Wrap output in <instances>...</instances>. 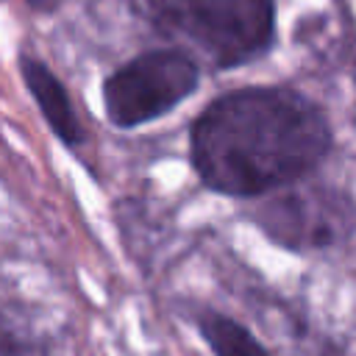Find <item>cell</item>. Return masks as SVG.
<instances>
[{"label": "cell", "instance_id": "cell-1", "mask_svg": "<svg viewBox=\"0 0 356 356\" xmlns=\"http://www.w3.org/2000/svg\"><path fill=\"white\" fill-rule=\"evenodd\" d=\"M203 186L259 197L309 175L331 150L323 108L286 86H245L211 100L189 131Z\"/></svg>", "mask_w": 356, "mask_h": 356}, {"label": "cell", "instance_id": "cell-2", "mask_svg": "<svg viewBox=\"0 0 356 356\" xmlns=\"http://www.w3.org/2000/svg\"><path fill=\"white\" fill-rule=\"evenodd\" d=\"M164 36L186 42L217 70H231L270 50L275 39L273 0H134Z\"/></svg>", "mask_w": 356, "mask_h": 356}, {"label": "cell", "instance_id": "cell-3", "mask_svg": "<svg viewBox=\"0 0 356 356\" xmlns=\"http://www.w3.org/2000/svg\"><path fill=\"white\" fill-rule=\"evenodd\" d=\"M200 83L197 61L175 47H159L125 61L103 81V106L117 128L164 117Z\"/></svg>", "mask_w": 356, "mask_h": 356}, {"label": "cell", "instance_id": "cell-4", "mask_svg": "<svg viewBox=\"0 0 356 356\" xmlns=\"http://www.w3.org/2000/svg\"><path fill=\"white\" fill-rule=\"evenodd\" d=\"M256 222L289 250H320L348 234L350 209L328 192H284L259 209Z\"/></svg>", "mask_w": 356, "mask_h": 356}, {"label": "cell", "instance_id": "cell-5", "mask_svg": "<svg viewBox=\"0 0 356 356\" xmlns=\"http://www.w3.org/2000/svg\"><path fill=\"white\" fill-rule=\"evenodd\" d=\"M19 72L22 81L31 92V97L36 100L44 122L50 125V131L70 147L83 142V125L72 108V100L64 89V83L47 70L44 61L33 58V56H22L19 58Z\"/></svg>", "mask_w": 356, "mask_h": 356}, {"label": "cell", "instance_id": "cell-6", "mask_svg": "<svg viewBox=\"0 0 356 356\" xmlns=\"http://www.w3.org/2000/svg\"><path fill=\"white\" fill-rule=\"evenodd\" d=\"M197 331L214 356H270V350L242 323L220 312L197 314Z\"/></svg>", "mask_w": 356, "mask_h": 356}, {"label": "cell", "instance_id": "cell-7", "mask_svg": "<svg viewBox=\"0 0 356 356\" xmlns=\"http://www.w3.org/2000/svg\"><path fill=\"white\" fill-rule=\"evenodd\" d=\"M0 356H44V345L31 331L11 323V317L0 314Z\"/></svg>", "mask_w": 356, "mask_h": 356}, {"label": "cell", "instance_id": "cell-8", "mask_svg": "<svg viewBox=\"0 0 356 356\" xmlns=\"http://www.w3.org/2000/svg\"><path fill=\"white\" fill-rule=\"evenodd\" d=\"M28 6H33V8H39V11H47V8H53L58 0H25Z\"/></svg>", "mask_w": 356, "mask_h": 356}]
</instances>
